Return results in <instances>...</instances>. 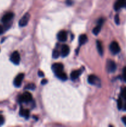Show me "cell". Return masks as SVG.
Segmentation results:
<instances>
[{
  "label": "cell",
  "instance_id": "obj_1",
  "mask_svg": "<svg viewBox=\"0 0 126 127\" xmlns=\"http://www.w3.org/2000/svg\"><path fill=\"white\" fill-rule=\"evenodd\" d=\"M19 99L21 102H29L32 100V95L28 92H25L22 95H20Z\"/></svg>",
  "mask_w": 126,
  "mask_h": 127
},
{
  "label": "cell",
  "instance_id": "obj_2",
  "mask_svg": "<svg viewBox=\"0 0 126 127\" xmlns=\"http://www.w3.org/2000/svg\"><path fill=\"white\" fill-rule=\"evenodd\" d=\"M10 60L14 64H19L20 62H21V56H20L19 53L18 52H17V51L14 52L11 55Z\"/></svg>",
  "mask_w": 126,
  "mask_h": 127
},
{
  "label": "cell",
  "instance_id": "obj_3",
  "mask_svg": "<svg viewBox=\"0 0 126 127\" xmlns=\"http://www.w3.org/2000/svg\"><path fill=\"white\" fill-rule=\"evenodd\" d=\"M109 49L112 54H117L121 51L119 45L117 42H112L109 46Z\"/></svg>",
  "mask_w": 126,
  "mask_h": 127
},
{
  "label": "cell",
  "instance_id": "obj_4",
  "mask_svg": "<svg viewBox=\"0 0 126 127\" xmlns=\"http://www.w3.org/2000/svg\"><path fill=\"white\" fill-rule=\"evenodd\" d=\"M30 18V15L28 12H27L24 16H22V17L20 19L19 22V25L20 27H24V26H27L28 21H29Z\"/></svg>",
  "mask_w": 126,
  "mask_h": 127
},
{
  "label": "cell",
  "instance_id": "obj_5",
  "mask_svg": "<svg viewBox=\"0 0 126 127\" xmlns=\"http://www.w3.org/2000/svg\"><path fill=\"white\" fill-rule=\"evenodd\" d=\"M23 78H24V74L23 73H20V74H19L15 78L14 80V85L16 88H19L21 86V84H22V82Z\"/></svg>",
  "mask_w": 126,
  "mask_h": 127
},
{
  "label": "cell",
  "instance_id": "obj_6",
  "mask_svg": "<svg viewBox=\"0 0 126 127\" xmlns=\"http://www.w3.org/2000/svg\"><path fill=\"white\" fill-rule=\"evenodd\" d=\"M88 82L90 84L98 86L100 83V80L97 76L92 74V75H90L88 76Z\"/></svg>",
  "mask_w": 126,
  "mask_h": 127
},
{
  "label": "cell",
  "instance_id": "obj_7",
  "mask_svg": "<svg viewBox=\"0 0 126 127\" xmlns=\"http://www.w3.org/2000/svg\"><path fill=\"white\" fill-rule=\"evenodd\" d=\"M63 69H64V66L62 63H56L53 64V66H52V69L55 73V74L59 73L61 71H63Z\"/></svg>",
  "mask_w": 126,
  "mask_h": 127
},
{
  "label": "cell",
  "instance_id": "obj_8",
  "mask_svg": "<svg viewBox=\"0 0 126 127\" xmlns=\"http://www.w3.org/2000/svg\"><path fill=\"white\" fill-rule=\"evenodd\" d=\"M107 69L109 73H113L116 70V64L112 60L107 61Z\"/></svg>",
  "mask_w": 126,
  "mask_h": 127
},
{
  "label": "cell",
  "instance_id": "obj_9",
  "mask_svg": "<svg viewBox=\"0 0 126 127\" xmlns=\"http://www.w3.org/2000/svg\"><path fill=\"white\" fill-rule=\"evenodd\" d=\"M14 17V14L12 12H7L6 14L2 16V19H1V21L2 23L6 24L7 22H9Z\"/></svg>",
  "mask_w": 126,
  "mask_h": 127
},
{
  "label": "cell",
  "instance_id": "obj_10",
  "mask_svg": "<svg viewBox=\"0 0 126 127\" xmlns=\"http://www.w3.org/2000/svg\"><path fill=\"white\" fill-rule=\"evenodd\" d=\"M67 38V34L65 31H61L58 33V39L59 41L64 42L66 41Z\"/></svg>",
  "mask_w": 126,
  "mask_h": 127
},
{
  "label": "cell",
  "instance_id": "obj_11",
  "mask_svg": "<svg viewBox=\"0 0 126 127\" xmlns=\"http://www.w3.org/2000/svg\"><path fill=\"white\" fill-rule=\"evenodd\" d=\"M126 0H117L114 5V8L116 11H118L121 7H124L126 4Z\"/></svg>",
  "mask_w": 126,
  "mask_h": 127
},
{
  "label": "cell",
  "instance_id": "obj_12",
  "mask_svg": "<svg viewBox=\"0 0 126 127\" xmlns=\"http://www.w3.org/2000/svg\"><path fill=\"white\" fill-rule=\"evenodd\" d=\"M70 49L68 45H63L61 48V55L63 57H66L69 55Z\"/></svg>",
  "mask_w": 126,
  "mask_h": 127
},
{
  "label": "cell",
  "instance_id": "obj_13",
  "mask_svg": "<svg viewBox=\"0 0 126 127\" xmlns=\"http://www.w3.org/2000/svg\"><path fill=\"white\" fill-rule=\"evenodd\" d=\"M19 114L21 116L25 117L26 119H28V118L29 117L30 115L29 110H28V109H23V108H21L19 112Z\"/></svg>",
  "mask_w": 126,
  "mask_h": 127
},
{
  "label": "cell",
  "instance_id": "obj_14",
  "mask_svg": "<svg viewBox=\"0 0 126 127\" xmlns=\"http://www.w3.org/2000/svg\"><path fill=\"white\" fill-rule=\"evenodd\" d=\"M82 71L81 70H75L73 71L70 74V78L73 80H75V79H77L79 77V76L81 74Z\"/></svg>",
  "mask_w": 126,
  "mask_h": 127
},
{
  "label": "cell",
  "instance_id": "obj_15",
  "mask_svg": "<svg viewBox=\"0 0 126 127\" xmlns=\"http://www.w3.org/2000/svg\"><path fill=\"white\" fill-rule=\"evenodd\" d=\"M88 40V37L86 36V35L85 34H82L79 37V42L80 45H82L85 44Z\"/></svg>",
  "mask_w": 126,
  "mask_h": 127
},
{
  "label": "cell",
  "instance_id": "obj_16",
  "mask_svg": "<svg viewBox=\"0 0 126 127\" xmlns=\"http://www.w3.org/2000/svg\"><path fill=\"white\" fill-rule=\"evenodd\" d=\"M56 76L58 77L59 79H60L61 80L63 81H65L67 79V74L65 73H64L63 71H61L59 73H58L56 74Z\"/></svg>",
  "mask_w": 126,
  "mask_h": 127
},
{
  "label": "cell",
  "instance_id": "obj_17",
  "mask_svg": "<svg viewBox=\"0 0 126 127\" xmlns=\"http://www.w3.org/2000/svg\"><path fill=\"white\" fill-rule=\"evenodd\" d=\"M96 47H97L98 52H99L100 55H103V48L101 42L100 40L96 41Z\"/></svg>",
  "mask_w": 126,
  "mask_h": 127
},
{
  "label": "cell",
  "instance_id": "obj_18",
  "mask_svg": "<svg viewBox=\"0 0 126 127\" xmlns=\"http://www.w3.org/2000/svg\"><path fill=\"white\" fill-rule=\"evenodd\" d=\"M101 26H100V25H98L97 26H96V27L93 29V34L96 35H98L99 33H100V31H101Z\"/></svg>",
  "mask_w": 126,
  "mask_h": 127
},
{
  "label": "cell",
  "instance_id": "obj_19",
  "mask_svg": "<svg viewBox=\"0 0 126 127\" xmlns=\"http://www.w3.org/2000/svg\"><path fill=\"white\" fill-rule=\"evenodd\" d=\"M61 53H59V52L57 50H54L53 51V54H52V56H53V58H54V59H57L60 56Z\"/></svg>",
  "mask_w": 126,
  "mask_h": 127
},
{
  "label": "cell",
  "instance_id": "obj_20",
  "mask_svg": "<svg viewBox=\"0 0 126 127\" xmlns=\"http://www.w3.org/2000/svg\"><path fill=\"white\" fill-rule=\"evenodd\" d=\"M35 85L34 84H33V83H30V84H27L25 86V89H30V90H34L35 89Z\"/></svg>",
  "mask_w": 126,
  "mask_h": 127
},
{
  "label": "cell",
  "instance_id": "obj_21",
  "mask_svg": "<svg viewBox=\"0 0 126 127\" xmlns=\"http://www.w3.org/2000/svg\"><path fill=\"white\" fill-rule=\"evenodd\" d=\"M121 97L126 100V88H124L121 90Z\"/></svg>",
  "mask_w": 126,
  "mask_h": 127
},
{
  "label": "cell",
  "instance_id": "obj_22",
  "mask_svg": "<svg viewBox=\"0 0 126 127\" xmlns=\"http://www.w3.org/2000/svg\"><path fill=\"white\" fill-rule=\"evenodd\" d=\"M117 108L118 109H121L122 108V100L121 98L117 100Z\"/></svg>",
  "mask_w": 126,
  "mask_h": 127
},
{
  "label": "cell",
  "instance_id": "obj_23",
  "mask_svg": "<svg viewBox=\"0 0 126 127\" xmlns=\"http://www.w3.org/2000/svg\"><path fill=\"white\" fill-rule=\"evenodd\" d=\"M114 21H115V22H116V24H117V25L119 24V23H120V19H119V16L118 14H116V16H115Z\"/></svg>",
  "mask_w": 126,
  "mask_h": 127
},
{
  "label": "cell",
  "instance_id": "obj_24",
  "mask_svg": "<svg viewBox=\"0 0 126 127\" xmlns=\"http://www.w3.org/2000/svg\"><path fill=\"white\" fill-rule=\"evenodd\" d=\"M4 123V117L2 116V115H0V126L3 125Z\"/></svg>",
  "mask_w": 126,
  "mask_h": 127
},
{
  "label": "cell",
  "instance_id": "obj_25",
  "mask_svg": "<svg viewBox=\"0 0 126 127\" xmlns=\"http://www.w3.org/2000/svg\"><path fill=\"white\" fill-rule=\"evenodd\" d=\"M123 79L125 82H126V67L123 69Z\"/></svg>",
  "mask_w": 126,
  "mask_h": 127
},
{
  "label": "cell",
  "instance_id": "obj_26",
  "mask_svg": "<svg viewBox=\"0 0 126 127\" xmlns=\"http://www.w3.org/2000/svg\"><path fill=\"white\" fill-rule=\"evenodd\" d=\"M103 24V19H100L98 21V25L102 26Z\"/></svg>",
  "mask_w": 126,
  "mask_h": 127
},
{
  "label": "cell",
  "instance_id": "obj_27",
  "mask_svg": "<svg viewBox=\"0 0 126 127\" xmlns=\"http://www.w3.org/2000/svg\"><path fill=\"white\" fill-rule=\"evenodd\" d=\"M38 76H39L40 77H43V76H44V73H43L42 71H38Z\"/></svg>",
  "mask_w": 126,
  "mask_h": 127
},
{
  "label": "cell",
  "instance_id": "obj_28",
  "mask_svg": "<svg viewBox=\"0 0 126 127\" xmlns=\"http://www.w3.org/2000/svg\"><path fill=\"white\" fill-rule=\"evenodd\" d=\"M122 122L124 123V124L126 126V117H122Z\"/></svg>",
  "mask_w": 126,
  "mask_h": 127
},
{
  "label": "cell",
  "instance_id": "obj_29",
  "mask_svg": "<svg viewBox=\"0 0 126 127\" xmlns=\"http://www.w3.org/2000/svg\"><path fill=\"white\" fill-rule=\"evenodd\" d=\"M47 82H48L47 79H43V80L42 81V84H46L47 83Z\"/></svg>",
  "mask_w": 126,
  "mask_h": 127
},
{
  "label": "cell",
  "instance_id": "obj_30",
  "mask_svg": "<svg viewBox=\"0 0 126 127\" xmlns=\"http://www.w3.org/2000/svg\"><path fill=\"white\" fill-rule=\"evenodd\" d=\"M4 29H3V27L0 25V34H2V32H3Z\"/></svg>",
  "mask_w": 126,
  "mask_h": 127
},
{
  "label": "cell",
  "instance_id": "obj_31",
  "mask_svg": "<svg viewBox=\"0 0 126 127\" xmlns=\"http://www.w3.org/2000/svg\"><path fill=\"white\" fill-rule=\"evenodd\" d=\"M66 3H67V4H68V5H70V4H72V1H71V0H67Z\"/></svg>",
  "mask_w": 126,
  "mask_h": 127
},
{
  "label": "cell",
  "instance_id": "obj_32",
  "mask_svg": "<svg viewBox=\"0 0 126 127\" xmlns=\"http://www.w3.org/2000/svg\"><path fill=\"white\" fill-rule=\"evenodd\" d=\"M124 110H126V102L124 104Z\"/></svg>",
  "mask_w": 126,
  "mask_h": 127
},
{
  "label": "cell",
  "instance_id": "obj_33",
  "mask_svg": "<svg viewBox=\"0 0 126 127\" xmlns=\"http://www.w3.org/2000/svg\"><path fill=\"white\" fill-rule=\"evenodd\" d=\"M124 6L126 7V4H125V6Z\"/></svg>",
  "mask_w": 126,
  "mask_h": 127
}]
</instances>
